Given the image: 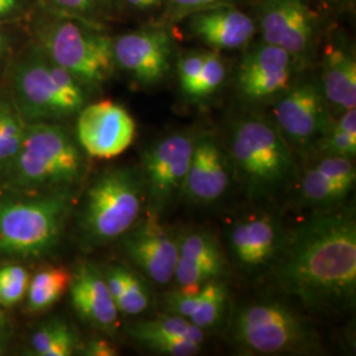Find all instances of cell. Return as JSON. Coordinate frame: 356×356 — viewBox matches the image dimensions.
<instances>
[{
	"label": "cell",
	"mask_w": 356,
	"mask_h": 356,
	"mask_svg": "<svg viewBox=\"0 0 356 356\" xmlns=\"http://www.w3.org/2000/svg\"><path fill=\"white\" fill-rule=\"evenodd\" d=\"M229 275V263L222 245L206 231H191L178 242L175 280L177 288L200 289L206 282L223 280Z\"/></svg>",
	"instance_id": "obj_17"
},
{
	"label": "cell",
	"mask_w": 356,
	"mask_h": 356,
	"mask_svg": "<svg viewBox=\"0 0 356 356\" xmlns=\"http://www.w3.org/2000/svg\"><path fill=\"white\" fill-rule=\"evenodd\" d=\"M72 207L67 188L29 198H0V252L36 257L60 242Z\"/></svg>",
	"instance_id": "obj_4"
},
{
	"label": "cell",
	"mask_w": 356,
	"mask_h": 356,
	"mask_svg": "<svg viewBox=\"0 0 356 356\" xmlns=\"http://www.w3.org/2000/svg\"><path fill=\"white\" fill-rule=\"evenodd\" d=\"M188 17L191 35L216 51L244 48L256 33L254 19L232 4L211 7Z\"/></svg>",
	"instance_id": "obj_20"
},
{
	"label": "cell",
	"mask_w": 356,
	"mask_h": 356,
	"mask_svg": "<svg viewBox=\"0 0 356 356\" xmlns=\"http://www.w3.org/2000/svg\"><path fill=\"white\" fill-rule=\"evenodd\" d=\"M72 273L64 267L40 269L29 281L26 292V310L32 314L42 313L57 304L69 289Z\"/></svg>",
	"instance_id": "obj_22"
},
{
	"label": "cell",
	"mask_w": 356,
	"mask_h": 356,
	"mask_svg": "<svg viewBox=\"0 0 356 356\" xmlns=\"http://www.w3.org/2000/svg\"><path fill=\"white\" fill-rule=\"evenodd\" d=\"M127 331L135 341H140L141 338L151 335L181 337L198 343H202L204 341V330L191 323L189 319L175 314L132 323L128 326Z\"/></svg>",
	"instance_id": "obj_26"
},
{
	"label": "cell",
	"mask_w": 356,
	"mask_h": 356,
	"mask_svg": "<svg viewBox=\"0 0 356 356\" xmlns=\"http://www.w3.org/2000/svg\"><path fill=\"white\" fill-rule=\"evenodd\" d=\"M259 26L264 42L288 51L298 64L313 54L318 16L309 0H261Z\"/></svg>",
	"instance_id": "obj_11"
},
{
	"label": "cell",
	"mask_w": 356,
	"mask_h": 356,
	"mask_svg": "<svg viewBox=\"0 0 356 356\" xmlns=\"http://www.w3.org/2000/svg\"><path fill=\"white\" fill-rule=\"evenodd\" d=\"M123 291L115 300V305L119 313L126 316H140L148 312L152 296L147 282L139 277L135 272L122 267Z\"/></svg>",
	"instance_id": "obj_29"
},
{
	"label": "cell",
	"mask_w": 356,
	"mask_h": 356,
	"mask_svg": "<svg viewBox=\"0 0 356 356\" xmlns=\"http://www.w3.org/2000/svg\"><path fill=\"white\" fill-rule=\"evenodd\" d=\"M115 64L144 86L165 79L173 57V38L163 28L129 32L113 40Z\"/></svg>",
	"instance_id": "obj_13"
},
{
	"label": "cell",
	"mask_w": 356,
	"mask_h": 356,
	"mask_svg": "<svg viewBox=\"0 0 356 356\" xmlns=\"http://www.w3.org/2000/svg\"><path fill=\"white\" fill-rule=\"evenodd\" d=\"M41 40L51 61L82 86H98L114 73V42L98 26L64 17L45 26Z\"/></svg>",
	"instance_id": "obj_7"
},
{
	"label": "cell",
	"mask_w": 356,
	"mask_h": 356,
	"mask_svg": "<svg viewBox=\"0 0 356 356\" xmlns=\"http://www.w3.org/2000/svg\"><path fill=\"white\" fill-rule=\"evenodd\" d=\"M163 0H124V3L136 11H151L157 8Z\"/></svg>",
	"instance_id": "obj_38"
},
{
	"label": "cell",
	"mask_w": 356,
	"mask_h": 356,
	"mask_svg": "<svg viewBox=\"0 0 356 356\" xmlns=\"http://www.w3.org/2000/svg\"><path fill=\"white\" fill-rule=\"evenodd\" d=\"M329 107L318 82L304 79L291 83L276 98L275 124L289 145L312 148L330 123Z\"/></svg>",
	"instance_id": "obj_10"
},
{
	"label": "cell",
	"mask_w": 356,
	"mask_h": 356,
	"mask_svg": "<svg viewBox=\"0 0 356 356\" xmlns=\"http://www.w3.org/2000/svg\"><path fill=\"white\" fill-rule=\"evenodd\" d=\"M144 204L140 173L129 168L106 170L91 184L81 214L86 244L97 247L126 235L139 222Z\"/></svg>",
	"instance_id": "obj_5"
},
{
	"label": "cell",
	"mask_w": 356,
	"mask_h": 356,
	"mask_svg": "<svg viewBox=\"0 0 356 356\" xmlns=\"http://www.w3.org/2000/svg\"><path fill=\"white\" fill-rule=\"evenodd\" d=\"M232 335L242 348L257 355L301 354L314 350L318 335L291 307L263 301L243 306L238 310Z\"/></svg>",
	"instance_id": "obj_6"
},
{
	"label": "cell",
	"mask_w": 356,
	"mask_h": 356,
	"mask_svg": "<svg viewBox=\"0 0 356 356\" xmlns=\"http://www.w3.org/2000/svg\"><path fill=\"white\" fill-rule=\"evenodd\" d=\"M229 185V163L219 143L210 134L195 136L184 193L191 202L213 204Z\"/></svg>",
	"instance_id": "obj_18"
},
{
	"label": "cell",
	"mask_w": 356,
	"mask_h": 356,
	"mask_svg": "<svg viewBox=\"0 0 356 356\" xmlns=\"http://www.w3.org/2000/svg\"><path fill=\"white\" fill-rule=\"evenodd\" d=\"M81 354L86 356H115L118 355V348L114 344L103 338H92L82 346Z\"/></svg>",
	"instance_id": "obj_37"
},
{
	"label": "cell",
	"mask_w": 356,
	"mask_h": 356,
	"mask_svg": "<svg viewBox=\"0 0 356 356\" xmlns=\"http://www.w3.org/2000/svg\"><path fill=\"white\" fill-rule=\"evenodd\" d=\"M3 331H0V355H3L4 351L7 350V342H8V338L4 335Z\"/></svg>",
	"instance_id": "obj_40"
},
{
	"label": "cell",
	"mask_w": 356,
	"mask_h": 356,
	"mask_svg": "<svg viewBox=\"0 0 356 356\" xmlns=\"http://www.w3.org/2000/svg\"><path fill=\"white\" fill-rule=\"evenodd\" d=\"M202 288V286H201ZM200 289H182L176 288L165 294L166 310L170 314L189 319L200 301Z\"/></svg>",
	"instance_id": "obj_35"
},
{
	"label": "cell",
	"mask_w": 356,
	"mask_h": 356,
	"mask_svg": "<svg viewBox=\"0 0 356 356\" xmlns=\"http://www.w3.org/2000/svg\"><path fill=\"white\" fill-rule=\"evenodd\" d=\"M229 301V289L223 280L206 282L200 292V301L191 314V323L201 330L216 326L225 314Z\"/></svg>",
	"instance_id": "obj_27"
},
{
	"label": "cell",
	"mask_w": 356,
	"mask_h": 356,
	"mask_svg": "<svg viewBox=\"0 0 356 356\" xmlns=\"http://www.w3.org/2000/svg\"><path fill=\"white\" fill-rule=\"evenodd\" d=\"M83 173V157L76 141L61 126L48 122L29 123L22 147L6 182L15 189L67 188Z\"/></svg>",
	"instance_id": "obj_3"
},
{
	"label": "cell",
	"mask_w": 356,
	"mask_h": 356,
	"mask_svg": "<svg viewBox=\"0 0 356 356\" xmlns=\"http://www.w3.org/2000/svg\"><path fill=\"white\" fill-rule=\"evenodd\" d=\"M135 134L134 118L113 101L91 103L78 113L76 138L91 157L107 160L126 152Z\"/></svg>",
	"instance_id": "obj_12"
},
{
	"label": "cell",
	"mask_w": 356,
	"mask_h": 356,
	"mask_svg": "<svg viewBox=\"0 0 356 356\" xmlns=\"http://www.w3.org/2000/svg\"><path fill=\"white\" fill-rule=\"evenodd\" d=\"M4 45H6V42H4V38H3V36L0 35V54L3 53V49H4Z\"/></svg>",
	"instance_id": "obj_42"
},
{
	"label": "cell",
	"mask_w": 356,
	"mask_h": 356,
	"mask_svg": "<svg viewBox=\"0 0 356 356\" xmlns=\"http://www.w3.org/2000/svg\"><path fill=\"white\" fill-rule=\"evenodd\" d=\"M284 239L282 229L273 216L254 214L243 218L229 229V250L241 269L256 272L276 260Z\"/></svg>",
	"instance_id": "obj_16"
},
{
	"label": "cell",
	"mask_w": 356,
	"mask_h": 356,
	"mask_svg": "<svg viewBox=\"0 0 356 356\" xmlns=\"http://www.w3.org/2000/svg\"><path fill=\"white\" fill-rule=\"evenodd\" d=\"M13 83L20 110L32 123L76 114L86 102L82 85L49 57H26L17 65Z\"/></svg>",
	"instance_id": "obj_8"
},
{
	"label": "cell",
	"mask_w": 356,
	"mask_h": 356,
	"mask_svg": "<svg viewBox=\"0 0 356 356\" xmlns=\"http://www.w3.org/2000/svg\"><path fill=\"white\" fill-rule=\"evenodd\" d=\"M353 188L326 176L314 165L304 175L300 184V197L304 204L317 209H329L341 204Z\"/></svg>",
	"instance_id": "obj_23"
},
{
	"label": "cell",
	"mask_w": 356,
	"mask_h": 356,
	"mask_svg": "<svg viewBox=\"0 0 356 356\" xmlns=\"http://www.w3.org/2000/svg\"><path fill=\"white\" fill-rule=\"evenodd\" d=\"M22 119L13 106L0 101V177H4L13 165L24 136Z\"/></svg>",
	"instance_id": "obj_28"
},
{
	"label": "cell",
	"mask_w": 356,
	"mask_h": 356,
	"mask_svg": "<svg viewBox=\"0 0 356 356\" xmlns=\"http://www.w3.org/2000/svg\"><path fill=\"white\" fill-rule=\"evenodd\" d=\"M31 276L22 266L0 268V306L13 307L26 298Z\"/></svg>",
	"instance_id": "obj_31"
},
{
	"label": "cell",
	"mask_w": 356,
	"mask_h": 356,
	"mask_svg": "<svg viewBox=\"0 0 356 356\" xmlns=\"http://www.w3.org/2000/svg\"><path fill=\"white\" fill-rule=\"evenodd\" d=\"M206 51H193L185 53L177 63V74L179 88L188 97L201 73Z\"/></svg>",
	"instance_id": "obj_34"
},
{
	"label": "cell",
	"mask_w": 356,
	"mask_h": 356,
	"mask_svg": "<svg viewBox=\"0 0 356 356\" xmlns=\"http://www.w3.org/2000/svg\"><path fill=\"white\" fill-rule=\"evenodd\" d=\"M298 63L279 47L261 42L243 57L236 86L247 102L276 99L292 83Z\"/></svg>",
	"instance_id": "obj_14"
},
{
	"label": "cell",
	"mask_w": 356,
	"mask_h": 356,
	"mask_svg": "<svg viewBox=\"0 0 356 356\" xmlns=\"http://www.w3.org/2000/svg\"><path fill=\"white\" fill-rule=\"evenodd\" d=\"M229 161L245 189L254 197L273 194L293 177L294 159L275 122L244 116L231 129Z\"/></svg>",
	"instance_id": "obj_2"
},
{
	"label": "cell",
	"mask_w": 356,
	"mask_h": 356,
	"mask_svg": "<svg viewBox=\"0 0 356 356\" xmlns=\"http://www.w3.org/2000/svg\"><path fill=\"white\" fill-rule=\"evenodd\" d=\"M6 326H7V317H6V314L0 310V331L4 330Z\"/></svg>",
	"instance_id": "obj_41"
},
{
	"label": "cell",
	"mask_w": 356,
	"mask_h": 356,
	"mask_svg": "<svg viewBox=\"0 0 356 356\" xmlns=\"http://www.w3.org/2000/svg\"><path fill=\"white\" fill-rule=\"evenodd\" d=\"M231 0H168L169 13L176 19H184L189 15L222 4H231Z\"/></svg>",
	"instance_id": "obj_36"
},
{
	"label": "cell",
	"mask_w": 356,
	"mask_h": 356,
	"mask_svg": "<svg viewBox=\"0 0 356 356\" xmlns=\"http://www.w3.org/2000/svg\"><path fill=\"white\" fill-rule=\"evenodd\" d=\"M281 289L312 310H342L356 297V222L346 209H319L291 235L276 257Z\"/></svg>",
	"instance_id": "obj_1"
},
{
	"label": "cell",
	"mask_w": 356,
	"mask_h": 356,
	"mask_svg": "<svg viewBox=\"0 0 356 356\" xmlns=\"http://www.w3.org/2000/svg\"><path fill=\"white\" fill-rule=\"evenodd\" d=\"M31 344L33 355L69 356L78 347V337L65 321L56 318L42 323L33 332Z\"/></svg>",
	"instance_id": "obj_24"
},
{
	"label": "cell",
	"mask_w": 356,
	"mask_h": 356,
	"mask_svg": "<svg viewBox=\"0 0 356 356\" xmlns=\"http://www.w3.org/2000/svg\"><path fill=\"white\" fill-rule=\"evenodd\" d=\"M321 88L326 101L339 113L356 107L355 56L344 47H327Z\"/></svg>",
	"instance_id": "obj_21"
},
{
	"label": "cell",
	"mask_w": 356,
	"mask_h": 356,
	"mask_svg": "<svg viewBox=\"0 0 356 356\" xmlns=\"http://www.w3.org/2000/svg\"><path fill=\"white\" fill-rule=\"evenodd\" d=\"M138 342L163 355L193 356L200 354L202 350V343L172 335H151L141 338Z\"/></svg>",
	"instance_id": "obj_32"
},
{
	"label": "cell",
	"mask_w": 356,
	"mask_h": 356,
	"mask_svg": "<svg viewBox=\"0 0 356 356\" xmlns=\"http://www.w3.org/2000/svg\"><path fill=\"white\" fill-rule=\"evenodd\" d=\"M70 301L76 314L92 327L114 335L119 326V310L102 272L89 263L79 264L69 285Z\"/></svg>",
	"instance_id": "obj_19"
},
{
	"label": "cell",
	"mask_w": 356,
	"mask_h": 356,
	"mask_svg": "<svg viewBox=\"0 0 356 356\" xmlns=\"http://www.w3.org/2000/svg\"><path fill=\"white\" fill-rule=\"evenodd\" d=\"M51 3L69 15L92 26L98 24V20L111 7L113 0H51Z\"/></svg>",
	"instance_id": "obj_33"
},
{
	"label": "cell",
	"mask_w": 356,
	"mask_h": 356,
	"mask_svg": "<svg viewBox=\"0 0 356 356\" xmlns=\"http://www.w3.org/2000/svg\"><path fill=\"white\" fill-rule=\"evenodd\" d=\"M227 76V66L216 51H206L201 73L197 78L191 94L193 101H201L216 94Z\"/></svg>",
	"instance_id": "obj_30"
},
{
	"label": "cell",
	"mask_w": 356,
	"mask_h": 356,
	"mask_svg": "<svg viewBox=\"0 0 356 356\" xmlns=\"http://www.w3.org/2000/svg\"><path fill=\"white\" fill-rule=\"evenodd\" d=\"M195 136L188 132L168 135L143 157V182L149 213L161 216L182 195Z\"/></svg>",
	"instance_id": "obj_9"
},
{
	"label": "cell",
	"mask_w": 356,
	"mask_h": 356,
	"mask_svg": "<svg viewBox=\"0 0 356 356\" xmlns=\"http://www.w3.org/2000/svg\"><path fill=\"white\" fill-rule=\"evenodd\" d=\"M123 247L149 280L157 285H168L175 280L178 241L161 225L159 216L148 213L144 220L128 231Z\"/></svg>",
	"instance_id": "obj_15"
},
{
	"label": "cell",
	"mask_w": 356,
	"mask_h": 356,
	"mask_svg": "<svg viewBox=\"0 0 356 356\" xmlns=\"http://www.w3.org/2000/svg\"><path fill=\"white\" fill-rule=\"evenodd\" d=\"M17 0H0V20L15 11Z\"/></svg>",
	"instance_id": "obj_39"
},
{
	"label": "cell",
	"mask_w": 356,
	"mask_h": 356,
	"mask_svg": "<svg viewBox=\"0 0 356 356\" xmlns=\"http://www.w3.org/2000/svg\"><path fill=\"white\" fill-rule=\"evenodd\" d=\"M323 156H342L353 159L356 153V110H346L314 145Z\"/></svg>",
	"instance_id": "obj_25"
}]
</instances>
